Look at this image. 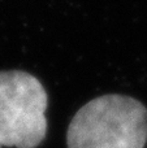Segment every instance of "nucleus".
<instances>
[{
  "instance_id": "nucleus-1",
  "label": "nucleus",
  "mask_w": 147,
  "mask_h": 148,
  "mask_svg": "<svg viewBox=\"0 0 147 148\" xmlns=\"http://www.w3.org/2000/svg\"><path fill=\"white\" fill-rule=\"evenodd\" d=\"M146 142L147 108L117 94L86 103L67 131L68 148H145Z\"/></svg>"
},
{
  "instance_id": "nucleus-2",
  "label": "nucleus",
  "mask_w": 147,
  "mask_h": 148,
  "mask_svg": "<svg viewBox=\"0 0 147 148\" xmlns=\"http://www.w3.org/2000/svg\"><path fill=\"white\" fill-rule=\"evenodd\" d=\"M48 95L22 70L0 72V148H36L47 134Z\"/></svg>"
}]
</instances>
